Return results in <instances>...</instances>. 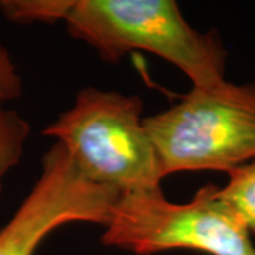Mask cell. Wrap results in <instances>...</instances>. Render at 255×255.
Wrapping results in <instances>:
<instances>
[{
	"instance_id": "obj_4",
	"label": "cell",
	"mask_w": 255,
	"mask_h": 255,
	"mask_svg": "<svg viewBox=\"0 0 255 255\" xmlns=\"http://www.w3.org/2000/svg\"><path fill=\"white\" fill-rule=\"evenodd\" d=\"M101 241L136 255L173 248L255 255L251 234L220 197L219 186L211 183L184 204L169 201L162 190L121 194Z\"/></svg>"
},
{
	"instance_id": "obj_5",
	"label": "cell",
	"mask_w": 255,
	"mask_h": 255,
	"mask_svg": "<svg viewBox=\"0 0 255 255\" xmlns=\"http://www.w3.org/2000/svg\"><path fill=\"white\" fill-rule=\"evenodd\" d=\"M121 193L88 180L63 143L41 159V172L9 223L0 230V255H34L54 230L71 223L107 226Z\"/></svg>"
},
{
	"instance_id": "obj_2",
	"label": "cell",
	"mask_w": 255,
	"mask_h": 255,
	"mask_svg": "<svg viewBox=\"0 0 255 255\" xmlns=\"http://www.w3.org/2000/svg\"><path fill=\"white\" fill-rule=\"evenodd\" d=\"M139 95L85 87L43 135L63 143L91 182L121 194L162 190L163 173Z\"/></svg>"
},
{
	"instance_id": "obj_3",
	"label": "cell",
	"mask_w": 255,
	"mask_h": 255,
	"mask_svg": "<svg viewBox=\"0 0 255 255\" xmlns=\"http://www.w3.org/2000/svg\"><path fill=\"white\" fill-rule=\"evenodd\" d=\"M143 124L163 177L186 170L228 173L255 160V81L193 87Z\"/></svg>"
},
{
	"instance_id": "obj_8",
	"label": "cell",
	"mask_w": 255,
	"mask_h": 255,
	"mask_svg": "<svg viewBox=\"0 0 255 255\" xmlns=\"http://www.w3.org/2000/svg\"><path fill=\"white\" fill-rule=\"evenodd\" d=\"M71 0H0V11L13 23H55L64 20Z\"/></svg>"
},
{
	"instance_id": "obj_6",
	"label": "cell",
	"mask_w": 255,
	"mask_h": 255,
	"mask_svg": "<svg viewBox=\"0 0 255 255\" xmlns=\"http://www.w3.org/2000/svg\"><path fill=\"white\" fill-rule=\"evenodd\" d=\"M23 95V80L17 64L0 41V196L4 180L17 167L31 133L28 121L10 107Z\"/></svg>"
},
{
	"instance_id": "obj_7",
	"label": "cell",
	"mask_w": 255,
	"mask_h": 255,
	"mask_svg": "<svg viewBox=\"0 0 255 255\" xmlns=\"http://www.w3.org/2000/svg\"><path fill=\"white\" fill-rule=\"evenodd\" d=\"M220 197L255 236V160L228 172V182L220 187Z\"/></svg>"
},
{
	"instance_id": "obj_1",
	"label": "cell",
	"mask_w": 255,
	"mask_h": 255,
	"mask_svg": "<svg viewBox=\"0 0 255 255\" xmlns=\"http://www.w3.org/2000/svg\"><path fill=\"white\" fill-rule=\"evenodd\" d=\"M64 21L105 63L142 50L176 65L196 88L226 81L227 51L217 31L191 27L174 0H71Z\"/></svg>"
}]
</instances>
